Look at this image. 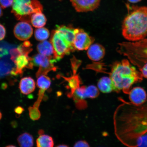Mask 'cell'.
<instances>
[{
  "instance_id": "d4e9b609",
  "label": "cell",
  "mask_w": 147,
  "mask_h": 147,
  "mask_svg": "<svg viewBox=\"0 0 147 147\" xmlns=\"http://www.w3.org/2000/svg\"><path fill=\"white\" fill-rule=\"evenodd\" d=\"M86 96L88 98H96L100 94L98 88L92 85L86 87Z\"/></svg>"
},
{
  "instance_id": "30bf717a",
  "label": "cell",
  "mask_w": 147,
  "mask_h": 147,
  "mask_svg": "<svg viewBox=\"0 0 147 147\" xmlns=\"http://www.w3.org/2000/svg\"><path fill=\"white\" fill-rule=\"evenodd\" d=\"M33 33L32 26L27 22H20L14 28V36L20 41H24L28 40L32 36Z\"/></svg>"
},
{
  "instance_id": "7402d4cb",
  "label": "cell",
  "mask_w": 147,
  "mask_h": 147,
  "mask_svg": "<svg viewBox=\"0 0 147 147\" xmlns=\"http://www.w3.org/2000/svg\"><path fill=\"white\" fill-rule=\"evenodd\" d=\"M37 147H53L54 142L50 136L42 135L38 138L36 141Z\"/></svg>"
},
{
  "instance_id": "603a6c76",
  "label": "cell",
  "mask_w": 147,
  "mask_h": 147,
  "mask_svg": "<svg viewBox=\"0 0 147 147\" xmlns=\"http://www.w3.org/2000/svg\"><path fill=\"white\" fill-rule=\"evenodd\" d=\"M51 84V79L47 75H41L38 77L37 80L36 85L40 90L45 92L50 87Z\"/></svg>"
},
{
  "instance_id": "f35d334b",
  "label": "cell",
  "mask_w": 147,
  "mask_h": 147,
  "mask_svg": "<svg viewBox=\"0 0 147 147\" xmlns=\"http://www.w3.org/2000/svg\"><path fill=\"white\" fill-rule=\"evenodd\" d=\"M59 1H61V0H59Z\"/></svg>"
},
{
  "instance_id": "8d00e7d4",
  "label": "cell",
  "mask_w": 147,
  "mask_h": 147,
  "mask_svg": "<svg viewBox=\"0 0 147 147\" xmlns=\"http://www.w3.org/2000/svg\"><path fill=\"white\" fill-rule=\"evenodd\" d=\"M5 147H16V146H13V145H9V146H7Z\"/></svg>"
},
{
  "instance_id": "44dd1931",
  "label": "cell",
  "mask_w": 147,
  "mask_h": 147,
  "mask_svg": "<svg viewBox=\"0 0 147 147\" xmlns=\"http://www.w3.org/2000/svg\"><path fill=\"white\" fill-rule=\"evenodd\" d=\"M17 140L20 147H32L34 146V138L28 133L22 134L18 137Z\"/></svg>"
},
{
  "instance_id": "d6986e66",
  "label": "cell",
  "mask_w": 147,
  "mask_h": 147,
  "mask_svg": "<svg viewBox=\"0 0 147 147\" xmlns=\"http://www.w3.org/2000/svg\"><path fill=\"white\" fill-rule=\"evenodd\" d=\"M98 89L102 93H108L115 91V86L111 78L104 77L100 78L98 82Z\"/></svg>"
},
{
  "instance_id": "e0dca14e",
  "label": "cell",
  "mask_w": 147,
  "mask_h": 147,
  "mask_svg": "<svg viewBox=\"0 0 147 147\" xmlns=\"http://www.w3.org/2000/svg\"><path fill=\"white\" fill-rule=\"evenodd\" d=\"M36 88V83L34 79L30 77L22 78L19 84V89L22 93L28 95L33 92Z\"/></svg>"
},
{
  "instance_id": "277c9868",
  "label": "cell",
  "mask_w": 147,
  "mask_h": 147,
  "mask_svg": "<svg viewBox=\"0 0 147 147\" xmlns=\"http://www.w3.org/2000/svg\"><path fill=\"white\" fill-rule=\"evenodd\" d=\"M117 51L127 57L131 63L139 70L147 63V38L136 42L119 44Z\"/></svg>"
},
{
  "instance_id": "ffe728a7",
  "label": "cell",
  "mask_w": 147,
  "mask_h": 147,
  "mask_svg": "<svg viewBox=\"0 0 147 147\" xmlns=\"http://www.w3.org/2000/svg\"><path fill=\"white\" fill-rule=\"evenodd\" d=\"M47 19L42 12L33 14L31 16L30 22L33 26L38 28L43 27L47 23Z\"/></svg>"
},
{
  "instance_id": "4316f807",
  "label": "cell",
  "mask_w": 147,
  "mask_h": 147,
  "mask_svg": "<svg viewBox=\"0 0 147 147\" xmlns=\"http://www.w3.org/2000/svg\"><path fill=\"white\" fill-rule=\"evenodd\" d=\"M14 0H0V5L2 8H5L12 5Z\"/></svg>"
},
{
  "instance_id": "cb8c5ba5",
  "label": "cell",
  "mask_w": 147,
  "mask_h": 147,
  "mask_svg": "<svg viewBox=\"0 0 147 147\" xmlns=\"http://www.w3.org/2000/svg\"><path fill=\"white\" fill-rule=\"evenodd\" d=\"M50 33L47 28L45 27L40 28L36 29L34 32V36L38 41H45L49 37Z\"/></svg>"
},
{
  "instance_id": "9c48e42d",
  "label": "cell",
  "mask_w": 147,
  "mask_h": 147,
  "mask_svg": "<svg viewBox=\"0 0 147 147\" xmlns=\"http://www.w3.org/2000/svg\"><path fill=\"white\" fill-rule=\"evenodd\" d=\"M94 38L89 36L82 29H75L74 46L75 49L80 51L87 50L94 42Z\"/></svg>"
},
{
  "instance_id": "4dcf8cb0",
  "label": "cell",
  "mask_w": 147,
  "mask_h": 147,
  "mask_svg": "<svg viewBox=\"0 0 147 147\" xmlns=\"http://www.w3.org/2000/svg\"><path fill=\"white\" fill-rule=\"evenodd\" d=\"M139 70L142 73L143 78L147 79V63L145 64Z\"/></svg>"
},
{
  "instance_id": "ba28073f",
  "label": "cell",
  "mask_w": 147,
  "mask_h": 147,
  "mask_svg": "<svg viewBox=\"0 0 147 147\" xmlns=\"http://www.w3.org/2000/svg\"><path fill=\"white\" fill-rule=\"evenodd\" d=\"M32 58L34 66H37L39 68L36 73L37 78L41 75H47L51 71L57 70V67L54 65L56 60L40 54L34 55Z\"/></svg>"
},
{
  "instance_id": "9a60e30c",
  "label": "cell",
  "mask_w": 147,
  "mask_h": 147,
  "mask_svg": "<svg viewBox=\"0 0 147 147\" xmlns=\"http://www.w3.org/2000/svg\"><path fill=\"white\" fill-rule=\"evenodd\" d=\"M56 29L64 36L70 45L74 47V42L75 38V29L71 25L66 26L63 25L57 26Z\"/></svg>"
},
{
  "instance_id": "8fae6325",
  "label": "cell",
  "mask_w": 147,
  "mask_h": 147,
  "mask_svg": "<svg viewBox=\"0 0 147 147\" xmlns=\"http://www.w3.org/2000/svg\"><path fill=\"white\" fill-rule=\"evenodd\" d=\"M75 10L79 12L92 11L98 8L100 0H70Z\"/></svg>"
},
{
  "instance_id": "ac0fdd59",
  "label": "cell",
  "mask_w": 147,
  "mask_h": 147,
  "mask_svg": "<svg viewBox=\"0 0 147 147\" xmlns=\"http://www.w3.org/2000/svg\"><path fill=\"white\" fill-rule=\"evenodd\" d=\"M73 73V76L68 78L61 76L68 82L67 88L70 90V91L68 93L67 95L69 98L71 97L73 93L77 89L80 87V84H82L81 80L78 75H75L76 73Z\"/></svg>"
},
{
  "instance_id": "d6a6232c",
  "label": "cell",
  "mask_w": 147,
  "mask_h": 147,
  "mask_svg": "<svg viewBox=\"0 0 147 147\" xmlns=\"http://www.w3.org/2000/svg\"><path fill=\"white\" fill-rule=\"evenodd\" d=\"M141 1V0H128L129 2L132 3H137Z\"/></svg>"
},
{
  "instance_id": "7c38bea8",
  "label": "cell",
  "mask_w": 147,
  "mask_h": 147,
  "mask_svg": "<svg viewBox=\"0 0 147 147\" xmlns=\"http://www.w3.org/2000/svg\"><path fill=\"white\" fill-rule=\"evenodd\" d=\"M128 94L130 102L136 105L142 104L147 100L146 92L141 87L133 88L130 90Z\"/></svg>"
},
{
  "instance_id": "1f68e13d",
  "label": "cell",
  "mask_w": 147,
  "mask_h": 147,
  "mask_svg": "<svg viewBox=\"0 0 147 147\" xmlns=\"http://www.w3.org/2000/svg\"><path fill=\"white\" fill-rule=\"evenodd\" d=\"M24 111V108L21 106H18L16 107L14 109V111L18 115H21Z\"/></svg>"
},
{
  "instance_id": "e575fe53",
  "label": "cell",
  "mask_w": 147,
  "mask_h": 147,
  "mask_svg": "<svg viewBox=\"0 0 147 147\" xmlns=\"http://www.w3.org/2000/svg\"><path fill=\"white\" fill-rule=\"evenodd\" d=\"M38 133L40 134V135H43V134L44 133L43 130H40L38 131Z\"/></svg>"
},
{
  "instance_id": "d590c367",
  "label": "cell",
  "mask_w": 147,
  "mask_h": 147,
  "mask_svg": "<svg viewBox=\"0 0 147 147\" xmlns=\"http://www.w3.org/2000/svg\"><path fill=\"white\" fill-rule=\"evenodd\" d=\"M3 15V12L2 11V9L1 8V6H0V17L2 16Z\"/></svg>"
},
{
  "instance_id": "f1b7e54d",
  "label": "cell",
  "mask_w": 147,
  "mask_h": 147,
  "mask_svg": "<svg viewBox=\"0 0 147 147\" xmlns=\"http://www.w3.org/2000/svg\"><path fill=\"white\" fill-rule=\"evenodd\" d=\"M74 147H90L88 143L85 141L80 140L78 141L74 145Z\"/></svg>"
},
{
  "instance_id": "f546056e",
  "label": "cell",
  "mask_w": 147,
  "mask_h": 147,
  "mask_svg": "<svg viewBox=\"0 0 147 147\" xmlns=\"http://www.w3.org/2000/svg\"><path fill=\"white\" fill-rule=\"evenodd\" d=\"M6 34V30L4 26L0 24V41L5 37Z\"/></svg>"
},
{
  "instance_id": "5bb4252c",
  "label": "cell",
  "mask_w": 147,
  "mask_h": 147,
  "mask_svg": "<svg viewBox=\"0 0 147 147\" xmlns=\"http://www.w3.org/2000/svg\"><path fill=\"white\" fill-rule=\"evenodd\" d=\"M105 54L104 47L99 44L91 45L88 49L87 55L90 59L97 61L102 59Z\"/></svg>"
},
{
  "instance_id": "836d02e7",
  "label": "cell",
  "mask_w": 147,
  "mask_h": 147,
  "mask_svg": "<svg viewBox=\"0 0 147 147\" xmlns=\"http://www.w3.org/2000/svg\"><path fill=\"white\" fill-rule=\"evenodd\" d=\"M55 147H69L68 146H66L65 145H58V146H57Z\"/></svg>"
},
{
  "instance_id": "6da1fadb",
  "label": "cell",
  "mask_w": 147,
  "mask_h": 147,
  "mask_svg": "<svg viewBox=\"0 0 147 147\" xmlns=\"http://www.w3.org/2000/svg\"><path fill=\"white\" fill-rule=\"evenodd\" d=\"M122 103L113 115L115 133L119 140L128 147H138L140 140L147 133V100L136 105L119 98Z\"/></svg>"
},
{
  "instance_id": "5b68a950",
  "label": "cell",
  "mask_w": 147,
  "mask_h": 147,
  "mask_svg": "<svg viewBox=\"0 0 147 147\" xmlns=\"http://www.w3.org/2000/svg\"><path fill=\"white\" fill-rule=\"evenodd\" d=\"M43 7L37 0H14L12 12L20 21L30 22L33 14L42 12Z\"/></svg>"
},
{
  "instance_id": "484cf974",
  "label": "cell",
  "mask_w": 147,
  "mask_h": 147,
  "mask_svg": "<svg viewBox=\"0 0 147 147\" xmlns=\"http://www.w3.org/2000/svg\"><path fill=\"white\" fill-rule=\"evenodd\" d=\"M30 118L33 120H37L41 117V113L38 107H30L28 108Z\"/></svg>"
},
{
  "instance_id": "3957f363",
  "label": "cell",
  "mask_w": 147,
  "mask_h": 147,
  "mask_svg": "<svg viewBox=\"0 0 147 147\" xmlns=\"http://www.w3.org/2000/svg\"><path fill=\"white\" fill-rule=\"evenodd\" d=\"M123 36L130 42H136L147 36V7L133 6L123 22Z\"/></svg>"
},
{
  "instance_id": "83f0119b",
  "label": "cell",
  "mask_w": 147,
  "mask_h": 147,
  "mask_svg": "<svg viewBox=\"0 0 147 147\" xmlns=\"http://www.w3.org/2000/svg\"><path fill=\"white\" fill-rule=\"evenodd\" d=\"M138 147H147V133L141 137L139 141Z\"/></svg>"
},
{
  "instance_id": "2e32d148",
  "label": "cell",
  "mask_w": 147,
  "mask_h": 147,
  "mask_svg": "<svg viewBox=\"0 0 147 147\" xmlns=\"http://www.w3.org/2000/svg\"><path fill=\"white\" fill-rule=\"evenodd\" d=\"M37 49L40 54L45 55L58 61L55 56L54 47L51 41L45 40L40 42L37 46Z\"/></svg>"
},
{
  "instance_id": "4fadbf2b",
  "label": "cell",
  "mask_w": 147,
  "mask_h": 147,
  "mask_svg": "<svg viewBox=\"0 0 147 147\" xmlns=\"http://www.w3.org/2000/svg\"><path fill=\"white\" fill-rule=\"evenodd\" d=\"M86 86H82L77 89L73 93L72 96L77 108L79 109H85L87 104L85 99L86 95Z\"/></svg>"
},
{
  "instance_id": "8992f818",
  "label": "cell",
  "mask_w": 147,
  "mask_h": 147,
  "mask_svg": "<svg viewBox=\"0 0 147 147\" xmlns=\"http://www.w3.org/2000/svg\"><path fill=\"white\" fill-rule=\"evenodd\" d=\"M50 41L54 47L55 56L57 61L76 49L56 29L51 32Z\"/></svg>"
},
{
  "instance_id": "52a82bcc",
  "label": "cell",
  "mask_w": 147,
  "mask_h": 147,
  "mask_svg": "<svg viewBox=\"0 0 147 147\" xmlns=\"http://www.w3.org/2000/svg\"><path fill=\"white\" fill-rule=\"evenodd\" d=\"M10 53L11 59L16 66L15 69L11 72L12 74L22 76L26 69L33 68L34 65L32 61V58L29 56V54L21 53L17 48L11 49Z\"/></svg>"
},
{
  "instance_id": "7a4b0ae2",
  "label": "cell",
  "mask_w": 147,
  "mask_h": 147,
  "mask_svg": "<svg viewBox=\"0 0 147 147\" xmlns=\"http://www.w3.org/2000/svg\"><path fill=\"white\" fill-rule=\"evenodd\" d=\"M110 76L115 92L119 93L122 90L126 94H128L133 84L142 82L143 78L140 71L127 59L115 62L112 66Z\"/></svg>"
},
{
  "instance_id": "74e56055",
  "label": "cell",
  "mask_w": 147,
  "mask_h": 147,
  "mask_svg": "<svg viewBox=\"0 0 147 147\" xmlns=\"http://www.w3.org/2000/svg\"><path fill=\"white\" fill-rule=\"evenodd\" d=\"M2 113H1V112L0 111V120L2 118Z\"/></svg>"
}]
</instances>
